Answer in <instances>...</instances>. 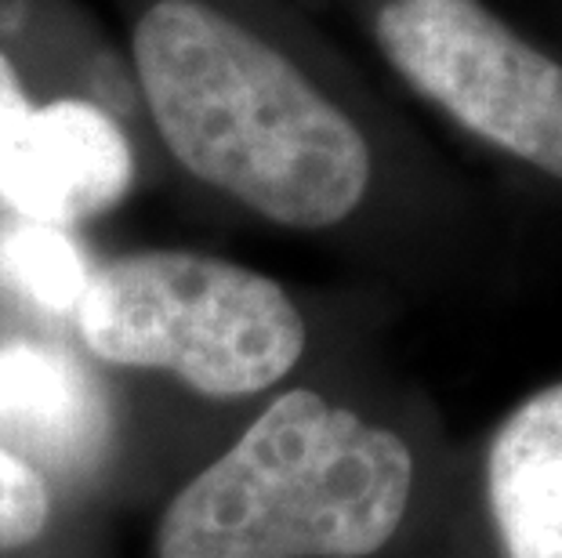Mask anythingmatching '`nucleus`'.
<instances>
[{
    "instance_id": "f257e3e1",
    "label": "nucleus",
    "mask_w": 562,
    "mask_h": 558,
    "mask_svg": "<svg viewBox=\"0 0 562 558\" xmlns=\"http://www.w3.org/2000/svg\"><path fill=\"white\" fill-rule=\"evenodd\" d=\"M313 41L222 0H149L131 69L164 149L214 193L297 232L352 221L378 146Z\"/></svg>"
},
{
    "instance_id": "1a4fd4ad",
    "label": "nucleus",
    "mask_w": 562,
    "mask_h": 558,
    "mask_svg": "<svg viewBox=\"0 0 562 558\" xmlns=\"http://www.w3.org/2000/svg\"><path fill=\"white\" fill-rule=\"evenodd\" d=\"M52 519V493L41 471L0 446V551L26 548Z\"/></svg>"
},
{
    "instance_id": "f03ea898",
    "label": "nucleus",
    "mask_w": 562,
    "mask_h": 558,
    "mask_svg": "<svg viewBox=\"0 0 562 558\" xmlns=\"http://www.w3.org/2000/svg\"><path fill=\"white\" fill-rule=\"evenodd\" d=\"M414 457L396 432L308 388L266 413L167 504L160 558H363L411 508Z\"/></svg>"
},
{
    "instance_id": "9d476101",
    "label": "nucleus",
    "mask_w": 562,
    "mask_h": 558,
    "mask_svg": "<svg viewBox=\"0 0 562 558\" xmlns=\"http://www.w3.org/2000/svg\"><path fill=\"white\" fill-rule=\"evenodd\" d=\"M37 102L26 88V80L19 73V62L8 55V47L0 44V149H4L8 135L15 130V124L26 116L30 105Z\"/></svg>"
},
{
    "instance_id": "39448f33",
    "label": "nucleus",
    "mask_w": 562,
    "mask_h": 558,
    "mask_svg": "<svg viewBox=\"0 0 562 558\" xmlns=\"http://www.w3.org/2000/svg\"><path fill=\"white\" fill-rule=\"evenodd\" d=\"M131 182V138L80 94L33 102L0 149V204L19 221L74 229L121 204Z\"/></svg>"
},
{
    "instance_id": "0eeeda50",
    "label": "nucleus",
    "mask_w": 562,
    "mask_h": 558,
    "mask_svg": "<svg viewBox=\"0 0 562 558\" xmlns=\"http://www.w3.org/2000/svg\"><path fill=\"white\" fill-rule=\"evenodd\" d=\"M486 497L508 558H562V385L541 388L497 429Z\"/></svg>"
},
{
    "instance_id": "6e6552de",
    "label": "nucleus",
    "mask_w": 562,
    "mask_h": 558,
    "mask_svg": "<svg viewBox=\"0 0 562 558\" xmlns=\"http://www.w3.org/2000/svg\"><path fill=\"white\" fill-rule=\"evenodd\" d=\"M91 269L69 229L15 221L0 232V283L44 312H77Z\"/></svg>"
},
{
    "instance_id": "423d86ee",
    "label": "nucleus",
    "mask_w": 562,
    "mask_h": 558,
    "mask_svg": "<svg viewBox=\"0 0 562 558\" xmlns=\"http://www.w3.org/2000/svg\"><path fill=\"white\" fill-rule=\"evenodd\" d=\"M110 399L63 344L0 341V446L33 471H83L110 446Z\"/></svg>"
},
{
    "instance_id": "7ed1b4c3",
    "label": "nucleus",
    "mask_w": 562,
    "mask_h": 558,
    "mask_svg": "<svg viewBox=\"0 0 562 558\" xmlns=\"http://www.w3.org/2000/svg\"><path fill=\"white\" fill-rule=\"evenodd\" d=\"M83 349L167 371L214 399L255 396L297 366L302 308L277 280L200 251H135L91 269L77 305Z\"/></svg>"
},
{
    "instance_id": "20e7f679",
    "label": "nucleus",
    "mask_w": 562,
    "mask_h": 558,
    "mask_svg": "<svg viewBox=\"0 0 562 558\" xmlns=\"http://www.w3.org/2000/svg\"><path fill=\"white\" fill-rule=\"evenodd\" d=\"M406 91L508 163L562 185V52L490 0H360Z\"/></svg>"
}]
</instances>
